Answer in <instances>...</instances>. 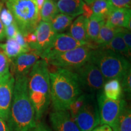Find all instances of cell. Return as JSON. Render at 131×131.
Segmentation results:
<instances>
[{
  "label": "cell",
  "mask_w": 131,
  "mask_h": 131,
  "mask_svg": "<svg viewBox=\"0 0 131 131\" xmlns=\"http://www.w3.org/2000/svg\"><path fill=\"white\" fill-rule=\"evenodd\" d=\"M50 121L55 131H81L68 110L54 111Z\"/></svg>",
  "instance_id": "obj_14"
},
{
  "label": "cell",
  "mask_w": 131,
  "mask_h": 131,
  "mask_svg": "<svg viewBox=\"0 0 131 131\" xmlns=\"http://www.w3.org/2000/svg\"><path fill=\"white\" fill-rule=\"evenodd\" d=\"M40 58L38 53L34 50L20 54L11 60L12 72L10 73L15 77L26 76Z\"/></svg>",
  "instance_id": "obj_12"
},
{
  "label": "cell",
  "mask_w": 131,
  "mask_h": 131,
  "mask_svg": "<svg viewBox=\"0 0 131 131\" xmlns=\"http://www.w3.org/2000/svg\"><path fill=\"white\" fill-rule=\"evenodd\" d=\"M12 13L23 35L35 30L41 21L40 11L35 0H2Z\"/></svg>",
  "instance_id": "obj_5"
},
{
  "label": "cell",
  "mask_w": 131,
  "mask_h": 131,
  "mask_svg": "<svg viewBox=\"0 0 131 131\" xmlns=\"http://www.w3.org/2000/svg\"><path fill=\"white\" fill-rule=\"evenodd\" d=\"M105 23V20L101 18L92 15L88 19L87 25V37L89 42H94L97 38L100 30Z\"/></svg>",
  "instance_id": "obj_21"
},
{
  "label": "cell",
  "mask_w": 131,
  "mask_h": 131,
  "mask_svg": "<svg viewBox=\"0 0 131 131\" xmlns=\"http://www.w3.org/2000/svg\"><path fill=\"white\" fill-rule=\"evenodd\" d=\"M27 88L34 106L36 121L39 122L48 109L50 101V83L48 64L39 60L27 75Z\"/></svg>",
  "instance_id": "obj_3"
},
{
  "label": "cell",
  "mask_w": 131,
  "mask_h": 131,
  "mask_svg": "<svg viewBox=\"0 0 131 131\" xmlns=\"http://www.w3.org/2000/svg\"><path fill=\"white\" fill-rule=\"evenodd\" d=\"M4 4L3 1L2 0H0V10H1V8L2 7L3 5ZM6 35H5V31H4V27L1 22V19H0V41H2Z\"/></svg>",
  "instance_id": "obj_36"
},
{
  "label": "cell",
  "mask_w": 131,
  "mask_h": 131,
  "mask_svg": "<svg viewBox=\"0 0 131 131\" xmlns=\"http://www.w3.org/2000/svg\"><path fill=\"white\" fill-rule=\"evenodd\" d=\"M84 4L83 0H59L57 3L59 12L73 18L83 14Z\"/></svg>",
  "instance_id": "obj_16"
},
{
  "label": "cell",
  "mask_w": 131,
  "mask_h": 131,
  "mask_svg": "<svg viewBox=\"0 0 131 131\" xmlns=\"http://www.w3.org/2000/svg\"><path fill=\"white\" fill-rule=\"evenodd\" d=\"M59 13L57 3L53 0H45L40 10L41 20L50 23Z\"/></svg>",
  "instance_id": "obj_25"
},
{
  "label": "cell",
  "mask_w": 131,
  "mask_h": 131,
  "mask_svg": "<svg viewBox=\"0 0 131 131\" xmlns=\"http://www.w3.org/2000/svg\"><path fill=\"white\" fill-rule=\"evenodd\" d=\"M88 21V18L83 15H80L70 25L68 35L79 41L89 43L87 37Z\"/></svg>",
  "instance_id": "obj_17"
},
{
  "label": "cell",
  "mask_w": 131,
  "mask_h": 131,
  "mask_svg": "<svg viewBox=\"0 0 131 131\" xmlns=\"http://www.w3.org/2000/svg\"><path fill=\"white\" fill-rule=\"evenodd\" d=\"M122 28H114L106 25L104 23L101 27L97 38L95 41L92 42L96 49L101 48L107 45L116 34L122 30Z\"/></svg>",
  "instance_id": "obj_18"
},
{
  "label": "cell",
  "mask_w": 131,
  "mask_h": 131,
  "mask_svg": "<svg viewBox=\"0 0 131 131\" xmlns=\"http://www.w3.org/2000/svg\"><path fill=\"white\" fill-rule=\"evenodd\" d=\"M105 24L114 28H126L130 30V9L112 10L106 17Z\"/></svg>",
  "instance_id": "obj_15"
},
{
  "label": "cell",
  "mask_w": 131,
  "mask_h": 131,
  "mask_svg": "<svg viewBox=\"0 0 131 131\" xmlns=\"http://www.w3.org/2000/svg\"><path fill=\"white\" fill-rule=\"evenodd\" d=\"M24 39L27 45L29 46L30 49L35 45V44L37 42V36H36L35 33L34 32L28 33L26 35H24Z\"/></svg>",
  "instance_id": "obj_34"
},
{
  "label": "cell",
  "mask_w": 131,
  "mask_h": 131,
  "mask_svg": "<svg viewBox=\"0 0 131 131\" xmlns=\"http://www.w3.org/2000/svg\"><path fill=\"white\" fill-rule=\"evenodd\" d=\"M89 61L98 67L106 81L111 79H117L121 81L130 69L128 59L108 49L93 50Z\"/></svg>",
  "instance_id": "obj_4"
},
{
  "label": "cell",
  "mask_w": 131,
  "mask_h": 131,
  "mask_svg": "<svg viewBox=\"0 0 131 131\" xmlns=\"http://www.w3.org/2000/svg\"><path fill=\"white\" fill-rule=\"evenodd\" d=\"M15 78L10 72L0 76V118L7 122L12 104Z\"/></svg>",
  "instance_id": "obj_11"
},
{
  "label": "cell",
  "mask_w": 131,
  "mask_h": 131,
  "mask_svg": "<svg viewBox=\"0 0 131 131\" xmlns=\"http://www.w3.org/2000/svg\"><path fill=\"white\" fill-rule=\"evenodd\" d=\"M92 131H112V128L106 124H103L100 126H98Z\"/></svg>",
  "instance_id": "obj_37"
},
{
  "label": "cell",
  "mask_w": 131,
  "mask_h": 131,
  "mask_svg": "<svg viewBox=\"0 0 131 131\" xmlns=\"http://www.w3.org/2000/svg\"><path fill=\"white\" fill-rule=\"evenodd\" d=\"M5 35L7 38V39L14 38L17 32L19 31L18 27L16 25L15 21L11 24L10 25L4 27Z\"/></svg>",
  "instance_id": "obj_31"
},
{
  "label": "cell",
  "mask_w": 131,
  "mask_h": 131,
  "mask_svg": "<svg viewBox=\"0 0 131 131\" xmlns=\"http://www.w3.org/2000/svg\"><path fill=\"white\" fill-rule=\"evenodd\" d=\"M123 39L125 42L127 47H128L129 50H131V33L130 30H128L127 29L122 28L121 30Z\"/></svg>",
  "instance_id": "obj_32"
},
{
  "label": "cell",
  "mask_w": 131,
  "mask_h": 131,
  "mask_svg": "<svg viewBox=\"0 0 131 131\" xmlns=\"http://www.w3.org/2000/svg\"><path fill=\"white\" fill-rule=\"evenodd\" d=\"M98 49H104L112 50L116 53L123 55L127 59L130 58V50L127 47L125 42L123 39L121 31L117 33L107 45Z\"/></svg>",
  "instance_id": "obj_19"
},
{
  "label": "cell",
  "mask_w": 131,
  "mask_h": 131,
  "mask_svg": "<svg viewBox=\"0 0 131 131\" xmlns=\"http://www.w3.org/2000/svg\"><path fill=\"white\" fill-rule=\"evenodd\" d=\"M34 32L37 36V42L31 49L37 52L40 56L50 46L57 34L52 30L50 23L42 21L39 23Z\"/></svg>",
  "instance_id": "obj_13"
},
{
  "label": "cell",
  "mask_w": 131,
  "mask_h": 131,
  "mask_svg": "<svg viewBox=\"0 0 131 131\" xmlns=\"http://www.w3.org/2000/svg\"><path fill=\"white\" fill-rule=\"evenodd\" d=\"M74 18L63 14H58L50 21L52 30L56 34H61L70 27Z\"/></svg>",
  "instance_id": "obj_24"
},
{
  "label": "cell",
  "mask_w": 131,
  "mask_h": 131,
  "mask_svg": "<svg viewBox=\"0 0 131 131\" xmlns=\"http://www.w3.org/2000/svg\"><path fill=\"white\" fill-rule=\"evenodd\" d=\"M73 119L81 131H92L100 124L97 102L94 94H86L84 102Z\"/></svg>",
  "instance_id": "obj_8"
},
{
  "label": "cell",
  "mask_w": 131,
  "mask_h": 131,
  "mask_svg": "<svg viewBox=\"0 0 131 131\" xmlns=\"http://www.w3.org/2000/svg\"><path fill=\"white\" fill-rule=\"evenodd\" d=\"M83 1H85V2H86L88 4L91 5L95 1V0H83Z\"/></svg>",
  "instance_id": "obj_40"
},
{
  "label": "cell",
  "mask_w": 131,
  "mask_h": 131,
  "mask_svg": "<svg viewBox=\"0 0 131 131\" xmlns=\"http://www.w3.org/2000/svg\"><path fill=\"white\" fill-rule=\"evenodd\" d=\"M126 104L123 98L114 100L106 97L102 92L98 93L97 105L101 125L106 124L112 127Z\"/></svg>",
  "instance_id": "obj_9"
},
{
  "label": "cell",
  "mask_w": 131,
  "mask_h": 131,
  "mask_svg": "<svg viewBox=\"0 0 131 131\" xmlns=\"http://www.w3.org/2000/svg\"><path fill=\"white\" fill-rule=\"evenodd\" d=\"M94 49L91 42H89L86 45L50 57L46 61L47 64L57 68L73 70L89 61L92 52Z\"/></svg>",
  "instance_id": "obj_6"
},
{
  "label": "cell",
  "mask_w": 131,
  "mask_h": 131,
  "mask_svg": "<svg viewBox=\"0 0 131 131\" xmlns=\"http://www.w3.org/2000/svg\"><path fill=\"white\" fill-rule=\"evenodd\" d=\"M111 10L119 9H130L131 0H108Z\"/></svg>",
  "instance_id": "obj_29"
},
{
  "label": "cell",
  "mask_w": 131,
  "mask_h": 131,
  "mask_svg": "<svg viewBox=\"0 0 131 131\" xmlns=\"http://www.w3.org/2000/svg\"><path fill=\"white\" fill-rule=\"evenodd\" d=\"M87 42L75 40L68 34H57L55 38L48 48L40 55L41 59L47 60L50 57L69 51L78 47L88 45Z\"/></svg>",
  "instance_id": "obj_10"
},
{
  "label": "cell",
  "mask_w": 131,
  "mask_h": 131,
  "mask_svg": "<svg viewBox=\"0 0 131 131\" xmlns=\"http://www.w3.org/2000/svg\"><path fill=\"white\" fill-rule=\"evenodd\" d=\"M30 131H51L50 129L47 126H46L45 124L41 123H37L35 126L31 129Z\"/></svg>",
  "instance_id": "obj_35"
},
{
  "label": "cell",
  "mask_w": 131,
  "mask_h": 131,
  "mask_svg": "<svg viewBox=\"0 0 131 131\" xmlns=\"http://www.w3.org/2000/svg\"><path fill=\"white\" fill-rule=\"evenodd\" d=\"M0 19L4 27L10 25L15 22L12 13L7 8L5 7L4 4L2 6L0 10Z\"/></svg>",
  "instance_id": "obj_28"
},
{
  "label": "cell",
  "mask_w": 131,
  "mask_h": 131,
  "mask_svg": "<svg viewBox=\"0 0 131 131\" xmlns=\"http://www.w3.org/2000/svg\"><path fill=\"white\" fill-rule=\"evenodd\" d=\"M111 128L112 131H131V111L127 104Z\"/></svg>",
  "instance_id": "obj_22"
},
{
  "label": "cell",
  "mask_w": 131,
  "mask_h": 131,
  "mask_svg": "<svg viewBox=\"0 0 131 131\" xmlns=\"http://www.w3.org/2000/svg\"><path fill=\"white\" fill-rule=\"evenodd\" d=\"M0 48L2 49L10 60H12L21 53L29 52L19 45L14 38L7 39L4 44L0 43Z\"/></svg>",
  "instance_id": "obj_23"
},
{
  "label": "cell",
  "mask_w": 131,
  "mask_h": 131,
  "mask_svg": "<svg viewBox=\"0 0 131 131\" xmlns=\"http://www.w3.org/2000/svg\"><path fill=\"white\" fill-rule=\"evenodd\" d=\"M53 1H56V0H53Z\"/></svg>",
  "instance_id": "obj_41"
},
{
  "label": "cell",
  "mask_w": 131,
  "mask_h": 131,
  "mask_svg": "<svg viewBox=\"0 0 131 131\" xmlns=\"http://www.w3.org/2000/svg\"><path fill=\"white\" fill-rule=\"evenodd\" d=\"M102 93L109 99L117 100L122 98L123 89L120 81L117 79H111L104 83Z\"/></svg>",
  "instance_id": "obj_20"
},
{
  "label": "cell",
  "mask_w": 131,
  "mask_h": 131,
  "mask_svg": "<svg viewBox=\"0 0 131 131\" xmlns=\"http://www.w3.org/2000/svg\"><path fill=\"white\" fill-rule=\"evenodd\" d=\"M27 75L15 78L12 104L7 121L10 131H30L37 123L29 96Z\"/></svg>",
  "instance_id": "obj_1"
},
{
  "label": "cell",
  "mask_w": 131,
  "mask_h": 131,
  "mask_svg": "<svg viewBox=\"0 0 131 131\" xmlns=\"http://www.w3.org/2000/svg\"><path fill=\"white\" fill-rule=\"evenodd\" d=\"M0 131H10L6 122L0 118Z\"/></svg>",
  "instance_id": "obj_38"
},
{
  "label": "cell",
  "mask_w": 131,
  "mask_h": 131,
  "mask_svg": "<svg viewBox=\"0 0 131 131\" xmlns=\"http://www.w3.org/2000/svg\"><path fill=\"white\" fill-rule=\"evenodd\" d=\"M35 1L36 4H37V5L39 10L40 11L42 7V6H43L45 0H35Z\"/></svg>",
  "instance_id": "obj_39"
},
{
  "label": "cell",
  "mask_w": 131,
  "mask_h": 131,
  "mask_svg": "<svg viewBox=\"0 0 131 131\" xmlns=\"http://www.w3.org/2000/svg\"><path fill=\"white\" fill-rule=\"evenodd\" d=\"M92 15L106 20L111 11L108 0H95L91 4Z\"/></svg>",
  "instance_id": "obj_26"
},
{
  "label": "cell",
  "mask_w": 131,
  "mask_h": 131,
  "mask_svg": "<svg viewBox=\"0 0 131 131\" xmlns=\"http://www.w3.org/2000/svg\"><path fill=\"white\" fill-rule=\"evenodd\" d=\"M50 100L55 111H66L83 94L76 74L72 70L57 68L49 71Z\"/></svg>",
  "instance_id": "obj_2"
},
{
  "label": "cell",
  "mask_w": 131,
  "mask_h": 131,
  "mask_svg": "<svg viewBox=\"0 0 131 131\" xmlns=\"http://www.w3.org/2000/svg\"><path fill=\"white\" fill-rule=\"evenodd\" d=\"M11 60L8 58L3 49L0 48V76L9 73Z\"/></svg>",
  "instance_id": "obj_27"
},
{
  "label": "cell",
  "mask_w": 131,
  "mask_h": 131,
  "mask_svg": "<svg viewBox=\"0 0 131 131\" xmlns=\"http://www.w3.org/2000/svg\"><path fill=\"white\" fill-rule=\"evenodd\" d=\"M131 69L124 75V76L121 80L120 83L122 85L123 91L125 92L127 96L130 98L131 94Z\"/></svg>",
  "instance_id": "obj_30"
},
{
  "label": "cell",
  "mask_w": 131,
  "mask_h": 131,
  "mask_svg": "<svg viewBox=\"0 0 131 131\" xmlns=\"http://www.w3.org/2000/svg\"><path fill=\"white\" fill-rule=\"evenodd\" d=\"M79 82L82 91L94 94L102 91L105 79L96 66L91 61L72 70Z\"/></svg>",
  "instance_id": "obj_7"
},
{
  "label": "cell",
  "mask_w": 131,
  "mask_h": 131,
  "mask_svg": "<svg viewBox=\"0 0 131 131\" xmlns=\"http://www.w3.org/2000/svg\"><path fill=\"white\" fill-rule=\"evenodd\" d=\"M14 39L18 42V43L19 45H21V46L23 47V48L26 49V50H29V51H30V50H32L25 41L24 35L21 34L19 30L17 32V34H16L15 37Z\"/></svg>",
  "instance_id": "obj_33"
}]
</instances>
